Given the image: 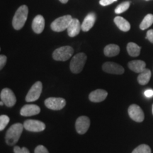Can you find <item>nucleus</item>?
Here are the masks:
<instances>
[{"label":"nucleus","mask_w":153,"mask_h":153,"mask_svg":"<svg viewBox=\"0 0 153 153\" xmlns=\"http://www.w3.org/2000/svg\"><path fill=\"white\" fill-rule=\"evenodd\" d=\"M24 125L22 123H15L8 129L5 135L6 143L9 146H13L16 144L22 135Z\"/></svg>","instance_id":"f257e3e1"},{"label":"nucleus","mask_w":153,"mask_h":153,"mask_svg":"<svg viewBox=\"0 0 153 153\" xmlns=\"http://www.w3.org/2000/svg\"><path fill=\"white\" fill-rule=\"evenodd\" d=\"M28 14V8L26 5L21 6L15 13L12 20V26L15 30H20L24 27Z\"/></svg>","instance_id":"f03ea898"},{"label":"nucleus","mask_w":153,"mask_h":153,"mask_svg":"<svg viewBox=\"0 0 153 153\" xmlns=\"http://www.w3.org/2000/svg\"><path fill=\"white\" fill-rule=\"evenodd\" d=\"M87 60V56L85 53H79L72 57L70 62V68L72 73L78 74L83 70L86 61Z\"/></svg>","instance_id":"7ed1b4c3"},{"label":"nucleus","mask_w":153,"mask_h":153,"mask_svg":"<svg viewBox=\"0 0 153 153\" xmlns=\"http://www.w3.org/2000/svg\"><path fill=\"white\" fill-rule=\"evenodd\" d=\"M72 20L71 15H65L55 19L51 24V28L55 32H61L68 29L69 25Z\"/></svg>","instance_id":"20e7f679"},{"label":"nucleus","mask_w":153,"mask_h":153,"mask_svg":"<svg viewBox=\"0 0 153 153\" xmlns=\"http://www.w3.org/2000/svg\"><path fill=\"white\" fill-rule=\"evenodd\" d=\"M74 49L71 46L66 45L57 48L53 53V58L56 61H67L72 57Z\"/></svg>","instance_id":"39448f33"},{"label":"nucleus","mask_w":153,"mask_h":153,"mask_svg":"<svg viewBox=\"0 0 153 153\" xmlns=\"http://www.w3.org/2000/svg\"><path fill=\"white\" fill-rule=\"evenodd\" d=\"M43 90V85L42 82L40 81L36 82L34 85L32 86L30 90L28 91L26 97V101L27 102H33L38 100L41 97V94Z\"/></svg>","instance_id":"423d86ee"},{"label":"nucleus","mask_w":153,"mask_h":153,"mask_svg":"<svg viewBox=\"0 0 153 153\" xmlns=\"http://www.w3.org/2000/svg\"><path fill=\"white\" fill-rule=\"evenodd\" d=\"M45 105L49 109L59 111L65 106L66 101L61 97H50L45 100Z\"/></svg>","instance_id":"0eeeda50"},{"label":"nucleus","mask_w":153,"mask_h":153,"mask_svg":"<svg viewBox=\"0 0 153 153\" xmlns=\"http://www.w3.org/2000/svg\"><path fill=\"white\" fill-rule=\"evenodd\" d=\"M1 101H2L7 107L14 106L16 102V98L14 93L9 88L3 89L0 94Z\"/></svg>","instance_id":"6e6552de"},{"label":"nucleus","mask_w":153,"mask_h":153,"mask_svg":"<svg viewBox=\"0 0 153 153\" xmlns=\"http://www.w3.org/2000/svg\"><path fill=\"white\" fill-rule=\"evenodd\" d=\"M128 114L130 118L134 121L138 122V123H141L144 120L145 115L143 113V111L142 108L140 107L137 104H132L129 106L128 110Z\"/></svg>","instance_id":"1a4fd4ad"},{"label":"nucleus","mask_w":153,"mask_h":153,"mask_svg":"<svg viewBox=\"0 0 153 153\" xmlns=\"http://www.w3.org/2000/svg\"><path fill=\"white\" fill-rule=\"evenodd\" d=\"M24 127L30 132H41L45 129V124L38 120H26L24 123Z\"/></svg>","instance_id":"9d476101"},{"label":"nucleus","mask_w":153,"mask_h":153,"mask_svg":"<svg viewBox=\"0 0 153 153\" xmlns=\"http://www.w3.org/2000/svg\"><path fill=\"white\" fill-rule=\"evenodd\" d=\"M90 126V119L85 116H79L76 120V131L80 135L86 133Z\"/></svg>","instance_id":"9b49d317"},{"label":"nucleus","mask_w":153,"mask_h":153,"mask_svg":"<svg viewBox=\"0 0 153 153\" xmlns=\"http://www.w3.org/2000/svg\"><path fill=\"white\" fill-rule=\"evenodd\" d=\"M103 71L113 74H122L124 73V68L120 65L113 62H106L102 65Z\"/></svg>","instance_id":"f8f14e48"},{"label":"nucleus","mask_w":153,"mask_h":153,"mask_svg":"<svg viewBox=\"0 0 153 153\" xmlns=\"http://www.w3.org/2000/svg\"><path fill=\"white\" fill-rule=\"evenodd\" d=\"M41 108L35 104H26L22 108L20 114L23 116H32L40 114Z\"/></svg>","instance_id":"ddd939ff"},{"label":"nucleus","mask_w":153,"mask_h":153,"mask_svg":"<svg viewBox=\"0 0 153 153\" xmlns=\"http://www.w3.org/2000/svg\"><path fill=\"white\" fill-rule=\"evenodd\" d=\"M108 96V92L104 89H97L91 91L89 95V99L91 102L99 103L104 101Z\"/></svg>","instance_id":"4468645a"},{"label":"nucleus","mask_w":153,"mask_h":153,"mask_svg":"<svg viewBox=\"0 0 153 153\" xmlns=\"http://www.w3.org/2000/svg\"><path fill=\"white\" fill-rule=\"evenodd\" d=\"M68 33L70 37H74L79 33L82 30V25L79 21L76 19H72L68 28Z\"/></svg>","instance_id":"2eb2a0df"},{"label":"nucleus","mask_w":153,"mask_h":153,"mask_svg":"<svg viewBox=\"0 0 153 153\" xmlns=\"http://www.w3.org/2000/svg\"><path fill=\"white\" fill-rule=\"evenodd\" d=\"M44 28H45V19L41 15H37L33 20L32 29L36 33L40 34L43 31Z\"/></svg>","instance_id":"dca6fc26"},{"label":"nucleus","mask_w":153,"mask_h":153,"mask_svg":"<svg viewBox=\"0 0 153 153\" xmlns=\"http://www.w3.org/2000/svg\"><path fill=\"white\" fill-rule=\"evenodd\" d=\"M96 20V15L94 13H90L85 17L82 24V30L83 31H89L94 25Z\"/></svg>","instance_id":"f3484780"},{"label":"nucleus","mask_w":153,"mask_h":153,"mask_svg":"<svg viewBox=\"0 0 153 153\" xmlns=\"http://www.w3.org/2000/svg\"><path fill=\"white\" fill-rule=\"evenodd\" d=\"M146 63L143 60H133L128 62V68L132 71L140 73L145 69Z\"/></svg>","instance_id":"a211bd4d"},{"label":"nucleus","mask_w":153,"mask_h":153,"mask_svg":"<svg viewBox=\"0 0 153 153\" xmlns=\"http://www.w3.org/2000/svg\"><path fill=\"white\" fill-rule=\"evenodd\" d=\"M115 24L117 26V27L119 28L120 30L124 32H127L131 29V24L128 22L126 19H125L121 16H116L114 19Z\"/></svg>","instance_id":"6ab92c4d"},{"label":"nucleus","mask_w":153,"mask_h":153,"mask_svg":"<svg viewBox=\"0 0 153 153\" xmlns=\"http://www.w3.org/2000/svg\"><path fill=\"white\" fill-rule=\"evenodd\" d=\"M120 47L116 44H109L104 48V53L107 57H114L119 54Z\"/></svg>","instance_id":"aec40b11"},{"label":"nucleus","mask_w":153,"mask_h":153,"mask_svg":"<svg viewBox=\"0 0 153 153\" xmlns=\"http://www.w3.org/2000/svg\"><path fill=\"white\" fill-rule=\"evenodd\" d=\"M150 78L151 71L149 69L145 68L142 72L139 73V75L137 76V82L140 85H145L150 82Z\"/></svg>","instance_id":"412c9836"},{"label":"nucleus","mask_w":153,"mask_h":153,"mask_svg":"<svg viewBox=\"0 0 153 153\" xmlns=\"http://www.w3.org/2000/svg\"><path fill=\"white\" fill-rule=\"evenodd\" d=\"M141 48L135 43H128L127 45V51L132 57H137L140 54Z\"/></svg>","instance_id":"4be33fe9"},{"label":"nucleus","mask_w":153,"mask_h":153,"mask_svg":"<svg viewBox=\"0 0 153 153\" xmlns=\"http://www.w3.org/2000/svg\"><path fill=\"white\" fill-rule=\"evenodd\" d=\"M153 24V15L149 14L145 16L143 22L140 25V28L141 30H145L149 27H150Z\"/></svg>","instance_id":"5701e85b"},{"label":"nucleus","mask_w":153,"mask_h":153,"mask_svg":"<svg viewBox=\"0 0 153 153\" xmlns=\"http://www.w3.org/2000/svg\"><path fill=\"white\" fill-rule=\"evenodd\" d=\"M132 153H152V151H151V148L149 145L142 144L134 149Z\"/></svg>","instance_id":"b1692460"},{"label":"nucleus","mask_w":153,"mask_h":153,"mask_svg":"<svg viewBox=\"0 0 153 153\" xmlns=\"http://www.w3.org/2000/svg\"><path fill=\"white\" fill-rule=\"evenodd\" d=\"M130 4H131L130 1H125V2L120 4L118 5L116 8V9H115V13L119 14L125 12V11L126 10H128L130 7Z\"/></svg>","instance_id":"393cba45"},{"label":"nucleus","mask_w":153,"mask_h":153,"mask_svg":"<svg viewBox=\"0 0 153 153\" xmlns=\"http://www.w3.org/2000/svg\"><path fill=\"white\" fill-rule=\"evenodd\" d=\"M9 117L7 115H1L0 116V131H2L6 126L9 123Z\"/></svg>","instance_id":"a878e982"},{"label":"nucleus","mask_w":153,"mask_h":153,"mask_svg":"<svg viewBox=\"0 0 153 153\" xmlns=\"http://www.w3.org/2000/svg\"><path fill=\"white\" fill-rule=\"evenodd\" d=\"M34 153H49V152L45 146L40 145L36 147Z\"/></svg>","instance_id":"bb28decb"},{"label":"nucleus","mask_w":153,"mask_h":153,"mask_svg":"<svg viewBox=\"0 0 153 153\" xmlns=\"http://www.w3.org/2000/svg\"><path fill=\"white\" fill-rule=\"evenodd\" d=\"M14 153H30L29 150L26 148H20L19 146H15L14 148Z\"/></svg>","instance_id":"cd10ccee"},{"label":"nucleus","mask_w":153,"mask_h":153,"mask_svg":"<svg viewBox=\"0 0 153 153\" xmlns=\"http://www.w3.org/2000/svg\"><path fill=\"white\" fill-rule=\"evenodd\" d=\"M7 57L6 55H0V69L2 70L4 67L6 65V62H7Z\"/></svg>","instance_id":"c85d7f7f"},{"label":"nucleus","mask_w":153,"mask_h":153,"mask_svg":"<svg viewBox=\"0 0 153 153\" xmlns=\"http://www.w3.org/2000/svg\"><path fill=\"white\" fill-rule=\"evenodd\" d=\"M116 1H117V0H100L99 4H100L101 6H103V7H105V6L109 5L111 4L114 3Z\"/></svg>","instance_id":"c756f323"},{"label":"nucleus","mask_w":153,"mask_h":153,"mask_svg":"<svg viewBox=\"0 0 153 153\" xmlns=\"http://www.w3.org/2000/svg\"><path fill=\"white\" fill-rule=\"evenodd\" d=\"M146 38L149 41L151 42L152 43H153V29L149 30L147 32Z\"/></svg>","instance_id":"7c9ffc66"},{"label":"nucleus","mask_w":153,"mask_h":153,"mask_svg":"<svg viewBox=\"0 0 153 153\" xmlns=\"http://www.w3.org/2000/svg\"><path fill=\"white\" fill-rule=\"evenodd\" d=\"M145 96L147 98H151L153 97V90L152 89H147L145 91Z\"/></svg>","instance_id":"2f4dec72"},{"label":"nucleus","mask_w":153,"mask_h":153,"mask_svg":"<svg viewBox=\"0 0 153 153\" xmlns=\"http://www.w3.org/2000/svg\"><path fill=\"white\" fill-rule=\"evenodd\" d=\"M59 1H60V2L62 4H66V3H68V0H59Z\"/></svg>","instance_id":"473e14b6"},{"label":"nucleus","mask_w":153,"mask_h":153,"mask_svg":"<svg viewBox=\"0 0 153 153\" xmlns=\"http://www.w3.org/2000/svg\"><path fill=\"white\" fill-rule=\"evenodd\" d=\"M3 104H4V102L2 101H1V102H0V105H1V106H2Z\"/></svg>","instance_id":"72a5a7b5"},{"label":"nucleus","mask_w":153,"mask_h":153,"mask_svg":"<svg viewBox=\"0 0 153 153\" xmlns=\"http://www.w3.org/2000/svg\"><path fill=\"white\" fill-rule=\"evenodd\" d=\"M152 114H153V105H152Z\"/></svg>","instance_id":"f704fd0d"},{"label":"nucleus","mask_w":153,"mask_h":153,"mask_svg":"<svg viewBox=\"0 0 153 153\" xmlns=\"http://www.w3.org/2000/svg\"><path fill=\"white\" fill-rule=\"evenodd\" d=\"M146 1H149V0H146Z\"/></svg>","instance_id":"c9c22d12"}]
</instances>
